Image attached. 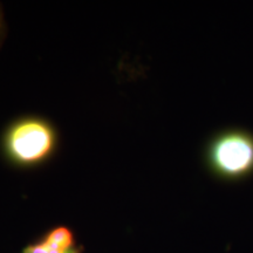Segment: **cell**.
<instances>
[{
	"label": "cell",
	"mask_w": 253,
	"mask_h": 253,
	"mask_svg": "<svg viewBox=\"0 0 253 253\" xmlns=\"http://www.w3.org/2000/svg\"><path fill=\"white\" fill-rule=\"evenodd\" d=\"M209 162L224 178L238 179L253 172V136L231 130L216 137L209 149Z\"/></svg>",
	"instance_id": "6da1fadb"
},
{
	"label": "cell",
	"mask_w": 253,
	"mask_h": 253,
	"mask_svg": "<svg viewBox=\"0 0 253 253\" xmlns=\"http://www.w3.org/2000/svg\"><path fill=\"white\" fill-rule=\"evenodd\" d=\"M55 135L52 126L38 119L21 120L9 128L5 147L8 156L17 163L34 164L52 153Z\"/></svg>",
	"instance_id": "7a4b0ae2"
},
{
	"label": "cell",
	"mask_w": 253,
	"mask_h": 253,
	"mask_svg": "<svg viewBox=\"0 0 253 253\" xmlns=\"http://www.w3.org/2000/svg\"><path fill=\"white\" fill-rule=\"evenodd\" d=\"M21 253H81L75 244L73 232L59 226L50 230L40 242L26 246Z\"/></svg>",
	"instance_id": "3957f363"
}]
</instances>
